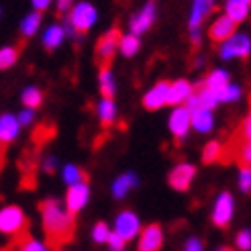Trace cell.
Returning <instances> with one entry per match:
<instances>
[{
  "label": "cell",
  "mask_w": 251,
  "mask_h": 251,
  "mask_svg": "<svg viewBox=\"0 0 251 251\" xmlns=\"http://www.w3.org/2000/svg\"><path fill=\"white\" fill-rule=\"evenodd\" d=\"M39 212L45 231V245L49 247V251H61L74 241L76 221L66 204H61L55 198H47L39 204Z\"/></svg>",
  "instance_id": "1"
},
{
  "label": "cell",
  "mask_w": 251,
  "mask_h": 251,
  "mask_svg": "<svg viewBox=\"0 0 251 251\" xmlns=\"http://www.w3.org/2000/svg\"><path fill=\"white\" fill-rule=\"evenodd\" d=\"M121 31L119 27H112L108 29L102 37L98 39L96 49H94V59H96V66L98 68H110L112 59H115L117 51H119V45H121Z\"/></svg>",
  "instance_id": "2"
},
{
  "label": "cell",
  "mask_w": 251,
  "mask_h": 251,
  "mask_svg": "<svg viewBox=\"0 0 251 251\" xmlns=\"http://www.w3.org/2000/svg\"><path fill=\"white\" fill-rule=\"evenodd\" d=\"M29 223L25 217V210L17 204H10L0 208V233L10 235V237H21L23 233H27Z\"/></svg>",
  "instance_id": "3"
},
{
  "label": "cell",
  "mask_w": 251,
  "mask_h": 251,
  "mask_svg": "<svg viewBox=\"0 0 251 251\" xmlns=\"http://www.w3.org/2000/svg\"><path fill=\"white\" fill-rule=\"evenodd\" d=\"M96 21H98V12H96V8L90 2H78V4H74L70 17H68V23L72 25L74 35H76V37L86 35L96 25Z\"/></svg>",
  "instance_id": "4"
},
{
  "label": "cell",
  "mask_w": 251,
  "mask_h": 251,
  "mask_svg": "<svg viewBox=\"0 0 251 251\" xmlns=\"http://www.w3.org/2000/svg\"><path fill=\"white\" fill-rule=\"evenodd\" d=\"M251 53V39L243 33H235L229 41L221 43L219 47V55L221 59H247Z\"/></svg>",
  "instance_id": "5"
},
{
  "label": "cell",
  "mask_w": 251,
  "mask_h": 251,
  "mask_svg": "<svg viewBox=\"0 0 251 251\" xmlns=\"http://www.w3.org/2000/svg\"><path fill=\"white\" fill-rule=\"evenodd\" d=\"M168 127H170L174 139L178 141V143L182 139H186L188 131H190V127H192V115H190V110H188L186 106H176L172 110V115H170Z\"/></svg>",
  "instance_id": "6"
},
{
  "label": "cell",
  "mask_w": 251,
  "mask_h": 251,
  "mask_svg": "<svg viewBox=\"0 0 251 251\" xmlns=\"http://www.w3.org/2000/svg\"><path fill=\"white\" fill-rule=\"evenodd\" d=\"M233 212H235L233 196L229 192H221L217 196L215 208H212V223H215L219 229H227L231 219H233Z\"/></svg>",
  "instance_id": "7"
},
{
  "label": "cell",
  "mask_w": 251,
  "mask_h": 251,
  "mask_svg": "<svg viewBox=\"0 0 251 251\" xmlns=\"http://www.w3.org/2000/svg\"><path fill=\"white\" fill-rule=\"evenodd\" d=\"M115 233H119L125 241L135 239V235L141 233L139 217H137L133 210H123V212H119L117 221H115Z\"/></svg>",
  "instance_id": "8"
},
{
  "label": "cell",
  "mask_w": 251,
  "mask_h": 251,
  "mask_svg": "<svg viewBox=\"0 0 251 251\" xmlns=\"http://www.w3.org/2000/svg\"><path fill=\"white\" fill-rule=\"evenodd\" d=\"M164 245V229L159 225H147L139 233L137 251H159Z\"/></svg>",
  "instance_id": "9"
},
{
  "label": "cell",
  "mask_w": 251,
  "mask_h": 251,
  "mask_svg": "<svg viewBox=\"0 0 251 251\" xmlns=\"http://www.w3.org/2000/svg\"><path fill=\"white\" fill-rule=\"evenodd\" d=\"M235 33H237V23L231 21L227 15L217 17L215 21H212L210 29H208V37H210L212 43H225V41H229Z\"/></svg>",
  "instance_id": "10"
},
{
  "label": "cell",
  "mask_w": 251,
  "mask_h": 251,
  "mask_svg": "<svg viewBox=\"0 0 251 251\" xmlns=\"http://www.w3.org/2000/svg\"><path fill=\"white\" fill-rule=\"evenodd\" d=\"M88 198H90V188H88L86 182L68 186V192H66V208L72 212V215H78V212L88 204Z\"/></svg>",
  "instance_id": "11"
},
{
  "label": "cell",
  "mask_w": 251,
  "mask_h": 251,
  "mask_svg": "<svg viewBox=\"0 0 251 251\" xmlns=\"http://www.w3.org/2000/svg\"><path fill=\"white\" fill-rule=\"evenodd\" d=\"M194 176H196V168L192 164H178L172 172H170V186L174 188V190H178V192H186L188 188H190L192 180H194Z\"/></svg>",
  "instance_id": "12"
},
{
  "label": "cell",
  "mask_w": 251,
  "mask_h": 251,
  "mask_svg": "<svg viewBox=\"0 0 251 251\" xmlns=\"http://www.w3.org/2000/svg\"><path fill=\"white\" fill-rule=\"evenodd\" d=\"M155 21V4L153 2H147L139 12H135V15L131 17V23H129V27H131V33L133 35H143L145 31L151 29V25Z\"/></svg>",
  "instance_id": "13"
},
{
  "label": "cell",
  "mask_w": 251,
  "mask_h": 251,
  "mask_svg": "<svg viewBox=\"0 0 251 251\" xmlns=\"http://www.w3.org/2000/svg\"><path fill=\"white\" fill-rule=\"evenodd\" d=\"M170 84H172V82L161 80V82H157L149 92H145V96H143V106H145L147 110H159L161 106H166V104H168V96H170Z\"/></svg>",
  "instance_id": "14"
},
{
  "label": "cell",
  "mask_w": 251,
  "mask_h": 251,
  "mask_svg": "<svg viewBox=\"0 0 251 251\" xmlns=\"http://www.w3.org/2000/svg\"><path fill=\"white\" fill-rule=\"evenodd\" d=\"M215 8V0H194L192 2V10H190V21H188V29L192 31H200L204 19Z\"/></svg>",
  "instance_id": "15"
},
{
  "label": "cell",
  "mask_w": 251,
  "mask_h": 251,
  "mask_svg": "<svg viewBox=\"0 0 251 251\" xmlns=\"http://www.w3.org/2000/svg\"><path fill=\"white\" fill-rule=\"evenodd\" d=\"M194 86L188 80H176L170 84V96H168V104L172 106H184L188 102V98L192 96Z\"/></svg>",
  "instance_id": "16"
},
{
  "label": "cell",
  "mask_w": 251,
  "mask_h": 251,
  "mask_svg": "<svg viewBox=\"0 0 251 251\" xmlns=\"http://www.w3.org/2000/svg\"><path fill=\"white\" fill-rule=\"evenodd\" d=\"M19 129H21V123H19V117L10 115V112H6V115H0V143H10L17 139L19 135Z\"/></svg>",
  "instance_id": "17"
},
{
  "label": "cell",
  "mask_w": 251,
  "mask_h": 251,
  "mask_svg": "<svg viewBox=\"0 0 251 251\" xmlns=\"http://www.w3.org/2000/svg\"><path fill=\"white\" fill-rule=\"evenodd\" d=\"M68 37L64 25H51V27H47L41 41H43V47L47 49V51H53V49H57L61 43H64V39Z\"/></svg>",
  "instance_id": "18"
},
{
  "label": "cell",
  "mask_w": 251,
  "mask_h": 251,
  "mask_svg": "<svg viewBox=\"0 0 251 251\" xmlns=\"http://www.w3.org/2000/svg\"><path fill=\"white\" fill-rule=\"evenodd\" d=\"M229 84H231V78H229V74L225 72V70H212L208 76L202 80V86H206L210 92H215L217 98H219V94H221Z\"/></svg>",
  "instance_id": "19"
},
{
  "label": "cell",
  "mask_w": 251,
  "mask_h": 251,
  "mask_svg": "<svg viewBox=\"0 0 251 251\" xmlns=\"http://www.w3.org/2000/svg\"><path fill=\"white\" fill-rule=\"evenodd\" d=\"M190 115H192V129H196L198 133L212 131V125H215L212 110H208V108H194V110H190Z\"/></svg>",
  "instance_id": "20"
},
{
  "label": "cell",
  "mask_w": 251,
  "mask_h": 251,
  "mask_svg": "<svg viewBox=\"0 0 251 251\" xmlns=\"http://www.w3.org/2000/svg\"><path fill=\"white\" fill-rule=\"evenodd\" d=\"M98 112V121L102 127H110L117 119V106H115V100L112 98H100V102L96 106Z\"/></svg>",
  "instance_id": "21"
},
{
  "label": "cell",
  "mask_w": 251,
  "mask_h": 251,
  "mask_svg": "<svg viewBox=\"0 0 251 251\" xmlns=\"http://www.w3.org/2000/svg\"><path fill=\"white\" fill-rule=\"evenodd\" d=\"M135 186H137V176L131 174V172L123 174L115 180V184H112V196H115L117 200H121V198L127 196Z\"/></svg>",
  "instance_id": "22"
},
{
  "label": "cell",
  "mask_w": 251,
  "mask_h": 251,
  "mask_svg": "<svg viewBox=\"0 0 251 251\" xmlns=\"http://www.w3.org/2000/svg\"><path fill=\"white\" fill-rule=\"evenodd\" d=\"M225 15L239 25L249 15V2L247 0H227V4H225Z\"/></svg>",
  "instance_id": "23"
},
{
  "label": "cell",
  "mask_w": 251,
  "mask_h": 251,
  "mask_svg": "<svg viewBox=\"0 0 251 251\" xmlns=\"http://www.w3.org/2000/svg\"><path fill=\"white\" fill-rule=\"evenodd\" d=\"M98 84H100V94L102 98H115L117 94V84H115V76H112L110 68H98Z\"/></svg>",
  "instance_id": "24"
},
{
  "label": "cell",
  "mask_w": 251,
  "mask_h": 251,
  "mask_svg": "<svg viewBox=\"0 0 251 251\" xmlns=\"http://www.w3.org/2000/svg\"><path fill=\"white\" fill-rule=\"evenodd\" d=\"M223 151L225 145L221 141H208L202 149V161L204 164H217V161L223 159Z\"/></svg>",
  "instance_id": "25"
},
{
  "label": "cell",
  "mask_w": 251,
  "mask_h": 251,
  "mask_svg": "<svg viewBox=\"0 0 251 251\" xmlns=\"http://www.w3.org/2000/svg\"><path fill=\"white\" fill-rule=\"evenodd\" d=\"M21 100H23V104L25 108H39L41 102H43V92L39 90V88H35V86H29V88H25L23 94H21Z\"/></svg>",
  "instance_id": "26"
},
{
  "label": "cell",
  "mask_w": 251,
  "mask_h": 251,
  "mask_svg": "<svg viewBox=\"0 0 251 251\" xmlns=\"http://www.w3.org/2000/svg\"><path fill=\"white\" fill-rule=\"evenodd\" d=\"M39 27H41V12L33 10L31 15H27V17H25V21L21 23V33H23L25 39H29V37H33L37 33V29H39Z\"/></svg>",
  "instance_id": "27"
},
{
  "label": "cell",
  "mask_w": 251,
  "mask_h": 251,
  "mask_svg": "<svg viewBox=\"0 0 251 251\" xmlns=\"http://www.w3.org/2000/svg\"><path fill=\"white\" fill-rule=\"evenodd\" d=\"M139 47H141V41H139V37H137V35L129 33V35H123V37H121V45H119V49H121V53H123L125 57H133V55H137Z\"/></svg>",
  "instance_id": "28"
},
{
  "label": "cell",
  "mask_w": 251,
  "mask_h": 251,
  "mask_svg": "<svg viewBox=\"0 0 251 251\" xmlns=\"http://www.w3.org/2000/svg\"><path fill=\"white\" fill-rule=\"evenodd\" d=\"M19 53H21V49L15 47V45H8V47H2L0 49V70H8L17 64V59H19Z\"/></svg>",
  "instance_id": "29"
},
{
  "label": "cell",
  "mask_w": 251,
  "mask_h": 251,
  "mask_svg": "<svg viewBox=\"0 0 251 251\" xmlns=\"http://www.w3.org/2000/svg\"><path fill=\"white\" fill-rule=\"evenodd\" d=\"M64 182H66L68 186L82 184V182H88V176L84 174V170H82V168L70 164V166H66V168H64Z\"/></svg>",
  "instance_id": "30"
},
{
  "label": "cell",
  "mask_w": 251,
  "mask_h": 251,
  "mask_svg": "<svg viewBox=\"0 0 251 251\" xmlns=\"http://www.w3.org/2000/svg\"><path fill=\"white\" fill-rule=\"evenodd\" d=\"M17 243H19L21 251H49V247L45 243L33 239L29 233H23L21 237H17Z\"/></svg>",
  "instance_id": "31"
},
{
  "label": "cell",
  "mask_w": 251,
  "mask_h": 251,
  "mask_svg": "<svg viewBox=\"0 0 251 251\" xmlns=\"http://www.w3.org/2000/svg\"><path fill=\"white\" fill-rule=\"evenodd\" d=\"M110 227L104 223V221H98L94 227H92V241L94 243H106L108 237H110Z\"/></svg>",
  "instance_id": "32"
},
{
  "label": "cell",
  "mask_w": 251,
  "mask_h": 251,
  "mask_svg": "<svg viewBox=\"0 0 251 251\" xmlns=\"http://www.w3.org/2000/svg\"><path fill=\"white\" fill-rule=\"evenodd\" d=\"M239 98H241V88L237 86V84H229L219 94V102H237Z\"/></svg>",
  "instance_id": "33"
},
{
  "label": "cell",
  "mask_w": 251,
  "mask_h": 251,
  "mask_svg": "<svg viewBox=\"0 0 251 251\" xmlns=\"http://www.w3.org/2000/svg\"><path fill=\"white\" fill-rule=\"evenodd\" d=\"M239 190L241 192H251V168L241 166L239 170Z\"/></svg>",
  "instance_id": "34"
},
{
  "label": "cell",
  "mask_w": 251,
  "mask_h": 251,
  "mask_svg": "<svg viewBox=\"0 0 251 251\" xmlns=\"http://www.w3.org/2000/svg\"><path fill=\"white\" fill-rule=\"evenodd\" d=\"M235 159L239 161L241 166L251 168V143H243L239 149H237V155H235Z\"/></svg>",
  "instance_id": "35"
},
{
  "label": "cell",
  "mask_w": 251,
  "mask_h": 251,
  "mask_svg": "<svg viewBox=\"0 0 251 251\" xmlns=\"http://www.w3.org/2000/svg\"><path fill=\"white\" fill-rule=\"evenodd\" d=\"M235 247L239 251H249L251 249V231H239V233H237Z\"/></svg>",
  "instance_id": "36"
},
{
  "label": "cell",
  "mask_w": 251,
  "mask_h": 251,
  "mask_svg": "<svg viewBox=\"0 0 251 251\" xmlns=\"http://www.w3.org/2000/svg\"><path fill=\"white\" fill-rule=\"evenodd\" d=\"M106 245L110 247V251H125V245H127V241H125L119 233L112 231L110 237H108V241H106Z\"/></svg>",
  "instance_id": "37"
},
{
  "label": "cell",
  "mask_w": 251,
  "mask_h": 251,
  "mask_svg": "<svg viewBox=\"0 0 251 251\" xmlns=\"http://www.w3.org/2000/svg\"><path fill=\"white\" fill-rule=\"evenodd\" d=\"M74 2H76V0H57V12H59V15L61 17H64V15H70V12H72V8H74Z\"/></svg>",
  "instance_id": "38"
},
{
  "label": "cell",
  "mask_w": 251,
  "mask_h": 251,
  "mask_svg": "<svg viewBox=\"0 0 251 251\" xmlns=\"http://www.w3.org/2000/svg\"><path fill=\"white\" fill-rule=\"evenodd\" d=\"M33 119H35V110H33V108H25V110H21V115H19L21 127H23V125H31Z\"/></svg>",
  "instance_id": "39"
},
{
  "label": "cell",
  "mask_w": 251,
  "mask_h": 251,
  "mask_svg": "<svg viewBox=\"0 0 251 251\" xmlns=\"http://www.w3.org/2000/svg\"><path fill=\"white\" fill-rule=\"evenodd\" d=\"M184 251H202V241L192 237V239H188L186 245H184Z\"/></svg>",
  "instance_id": "40"
},
{
  "label": "cell",
  "mask_w": 251,
  "mask_h": 251,
  "mask_svg": "<svg viewBox=\"0 0 251 251\" xmlns=\"http://www.w3.org/2000/svg\"><path fill=\"white\" fill-rule=\"evenodd\" d=\"M33 2V8L37 10V12H43V10H47L49 8V4H51V0H31Z\"/></svg>",
  "instance_id": "41"
},
{
  "label": "cell",
  "mask_w": 251,
  "mask_h": 251,
  "mask_svg": "<svg viewBox=\"0 0 251 251\" xmlns=\"http://www.w3.org/2000/svg\"><path fill=\"white\" fill-rule=\"evenodd\" d=\"M55 168H57V159H55V157H47V159L43 161V170H45L47 174L55 172Z\"/></svg>",
  "instance_id": "42"
},
{
  "label": "cell",
  "mask_w": 251,
  "mask_h": 251,
  "mask_svg": "<svg viewBox=\"0 0 251 251\" xmlns=\"http://www.w3.org/2000/svg\"><path fill=\"white\" fill-rule=\"evenodd\" d=\"M4 161H6V145H4V143H0V174H2Z\"/></svg>",
  "instance_id": "43"
},
{
  "label": "cell",
  "mask_w": 251,
  "mask_h": 251,
  "mask_svg": "<svg viewBox=\"0 0 251 251\" xmlns=\"http://www.w3.org/2000/svg\"><path fill=\"white\" fill-rule=\"evenodd\" d=\"M219 251H233V249H229V247H221Z\"/></svg>",
  "instance_id": "44"
},
{
  "label": "cell",
  "mask_w": 251,
  "mask_h": 251,
  "mask_svg": "<svg viewBox=\"0 0 251 251\" xmlns=\"http://www.w3.org/2000/svg\"><path fill=\"white\" fill-rule=\"evenodd\" d=\"M247 2H249V4H251V0H247Z\"/></svg>",
  "instance_id": "45"
},
{
  "label": "cell",
  "mask_w": 251,
  "mask_h": 251,
  "mask_svg": "<svg viewBox=\"0 0 251 251\" xmlns=\"http://www.w3.org/2000/svg\"><path fill=\"white\" fill-rule=\"evenodd\" d=\"M0 15H2V10H0Z\"/></svg>",
  "instance_id": "46"
},
{
  "label": "cell",
  "mask_w": 251,
  "mask_h": 251,
  "mask_svg": "<svg viewBox=\"0 0 251 251\" xmlns=\"http://www.w3.org/2000/svg\"><path fill=\"white\" fill-rule=\"evenodd\" d=\"M151 2H153V0H151Z\"/></svg>",
  "instance_id": "47"
}]
</instances>
